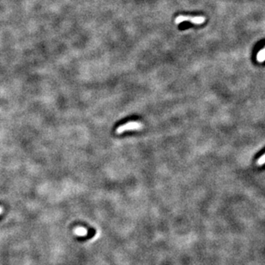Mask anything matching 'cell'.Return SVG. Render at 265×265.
I'll return each instance as SVG.
<instances>
[{"label": "cell", "mask_w": 265, "mask_h": 265, "mask_svg": "<svg viewBox=\"0 0 265 265\" xmlns=\"http://www.w3.org/2000/svg\"><path fill=\"white\" fill-rule=\"evenodd\" d=\"M143 124L138 122V121H130V122H127V123L121 125L117 128V134L120 135L123 134L125 131H130V130H139L143 128Z\"/></svg>", "instance_id": "7a4b0ae2"}, {"label": "cell", "mask_w": 265, "mask_h": 265, "mask_svg": "<svg viewBox=\"0 0 265 265\" xmlns=\"http://www.w3.org/2000/svg\"><path fill=\"white\" fill-rule=\"evenodd\" d=\"M183 22H190L193 24H203L205 22L204 16H179L175 19L176 24H180Z\"/></svg>", "instance_id": "6da1fadb"}, {"label": "cell", "mask_w": 265, "mask_h": 265, "mask_svg": "<svg viewBox=\"0 0 265 265\" xmlns=\"http://www.w3.org/2000/svg\"><path fill=\"white\" fill-rule=\"evenodd\" d=\"M258 60L259 62H263L265 60V49L262 48L258 53Z\"/></svg>", "instance_id": "3957f363"}, {"label": "cell", "mask_w": 265, "mask_h": 265, "mask_svg": "<svg viewBox=\"0 0 265 265\" xmlns=\"http://www.w3.org/2000/svg\"><path fill=\"white\" fill-rule=\"evenodd\" d=\"M75 231H76V233H77V234H78V235H81V236L84 235V234L87 233V231L85 230L84 228H77Z\"/></svg>", "instance_id": "277c9868"}, {"label": "cell", "mask_w": 265, "mask_h": 265, "mask_svg": "<svg viewBox=\"0 0 265 265\" xmlns=\"http://www.w3.org/2000/svg\"><path fill=\"white\" fill-rule=\"evenodd\" d=\"M264 162H265V155L264 154H263V155L261 156V158L258 159V164H259V165H263V164H264Z\"/></svg>", "instance_id": "5b68a950"}, {"label": "cell", "mask_w": 265, "mask_h": 265, "mask_svg": "<svg viewBox=\"0 0 265 265\" xmlns=\"http://www.w3.org/2000/svg\"><path fill=\"white\" fill-rule=\"evenodd\" d=\"M3 213V208H2V207H0V214Z\"/></svg>", "instance_id": "8992f818"}]
</instances>
